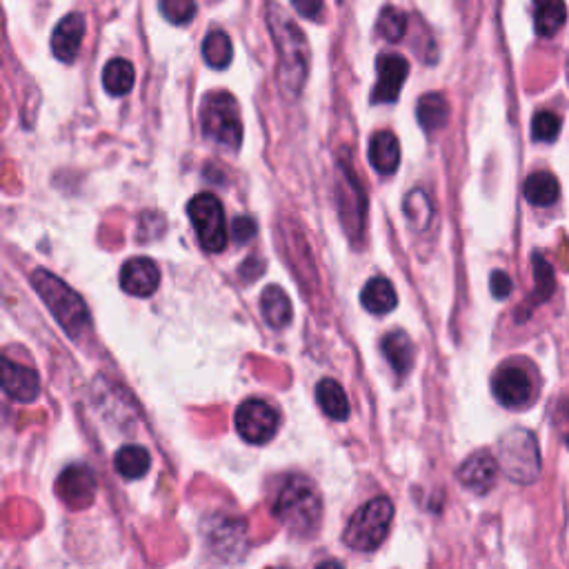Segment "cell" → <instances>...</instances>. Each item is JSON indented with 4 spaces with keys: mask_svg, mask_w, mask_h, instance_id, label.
Returning <instances> with one entry per match:
<instances>
[{
    "mask_svg": "<svg viewBox=\"0 0 569 569\" xmlns=\"http://www.w3.org/2000/svg\"><path fill=\"white\" fill-rule=\"evenodd\" d=\"M267 25L278 54V83H281L283 94L298 98L309 74L307 38L292 18L281 12L278 5L269 7Z\"/></svg>",
    "mask_w": 569,
    "mask_h": 569,
    "instance_id": "obj_1",
    "label": "cell"
},
{
    "mask_svg": "<svg viewBox=\"0 0 569 569\" xmlns=\"http://www.w3.org/2000/svg\"><path fill=\"white\" fill-rule=\"evenodd\" d=\"M323 503L316 487L303 476H289L276 496L274 516L289 532L312 536L321 525Z\"/></svg>",
    "mask_w": 569,
    "mask_h": 569,
    "instance_id": "obj_2",
    "label": "cell"
},
{
    "mask_svg": "<svg viewBox=\"0 0 569 569\" xmlns=\"http://www.w3.org/2000/svg\"><path fill=\"white\" fill-rule=\"evenodd\" d=\"M32 285L69 336L78 338L85 332L89 327V309L74 289H69L61 278L45 269H36L32 274Z\"/></svg>",
    "mask_w": 569,
    "mask_h": 569,
    "instance_id": "obj_3",
    "label": "cell"
},
{
    "mask_svg": "<svg viewBox=\"0 0 569 569\" xmlns=\"http://www.w3.org/2000/svg\"><path fill=\"white\" fill-rule=\"evenodd\" d=\"M498 465L509 481L518 485L536 483L543 469L536 436L523 427L509 429L498 441Z\"/></svg>",
    "mask_w": 569,
    "mask_h": 569,
    "instance_id": "obj_4",
    "label": "cell"
},
{
    "mask_svg": "<svg viewBox=\"0 0 569 569\" xmlns=\"http://www.w3.org/2000/svg\"><path fill=\"white\" fill-rule=\"evenodd\" d=\"M394 518V505L381 496L358 507L345 527L343 541L354 552H374L383 545Z\"/></svg>",
    "mask_w": 569,
    "mask_h": 569,
    "instance_id": "obj_5",
    "label": "cell"
},
{
    "mask_svg": "<svg viewBox=\"0 0 569 569\" xmlns=\"http://www.w3.org/2000/svg\"><path fill=\"white\" fill-rule=\"evenodd\" d=\"M203 132L223 147H238L243 141V121L241 109H238L236 98L232 94L218 92L209 96L203 105Z\"/></svg>",
    "mask_w": 569,
    "mask_h": 569,
    "instance_id": "obj_6",
    "label": "cell"
},
{
    "mask_svg": "<svg viewBox=\"0 0 569 569\" xmlns=\"http://www.w3.org/2000/svg\"><path fill=\"white\" fill-rule=\"evenodd\" d=\"M189 221H192L198 243L207 252H223L227 247V225H225V209L214 194H198L187 205Z\"/></svg>",
    "mask_w": 569,
    "mask_h": 569,
    "instance_id": "obj_7",
    "label": "cell"
},
{
    "mask_svg": "<svg viewBox=\"0 0 569 569\" xmlns=\"http://www.w3.org/2000/svg\"><path fill=\"white\" fill-rule=\"evenodd\" d=\"M234 421L243 441L252 445H265L276 436L281 416L269 403L252 398V401H245L236 409Z\"/></svg>",
    "mask_w": 569,
    "mask_h": 569,
    "instance_id": "obj_8",
    "label": "cell"
},
{
    "mask_svg": "<svg viewBox=\"0 0 569 569\" xmlns=\"http://www.w3.org/2000/svg\"><path fill=\"white\" fill-rule=\"evenodd\" d=\"M492 392L496 396V401L501 403L503 407L521 409L529 401H532V394H534L532 378H529L525 369L516 367V365L501 367L494 374Z\"/></svg>",
    "mask_w": 569,
    "mask_h": 569,
    "instance_id": "obj_9",
    "label": "cell"
},
{
    "mask_svg": "<svg viewBox=\"0 0 569 569\" xmlns=\"http://www.w3.org/2000/svg\"><path fill=\"white\" fill-rule=\"evenodd\" d=\"M498 458H494L485 449L481 452H474L472 456L458 469V481L465 489H469L472 494L485 496L487 492H492L496 485V476H498Z\"/></svg>",
    "mask_w": 569,
    "mask_h": 569,
    "instance_id": "obj_10",
    "label": "cell"
},
{
    "mask_svg": "<svg viewBox=\"0 0 569 569\" xmlns=\"http://www.w3.org/2000/svg\"><path fill=\"white\" fill-rule=\"evenodd\" d=\"M378 83L372 92V103H394L405 85L409 63L398 54H383L378 58Z\"/></svg>",
    "mask_w": 569,
    "mask_h": 569,
    "instance_id": "obj_11",
    "label": "cell"
},
{
    "mask_svg": "<svg viewBox=\"0 0 569 569\" xmlns=\"http://www.w3.org/2000/svg\"><path fill=\"white\" fill-rule=\"evenodd\" d=\"M96 476L85 465H72L58 478V496L74 509H83L94 501Z\"/></svg>",
    "mask_w": 569,
    "mask_h": 569,
    "instance_id": "obj_12",
    "label": "cell"
},
{
    "mask_svg": "<svg viewBox=\"0 0 569 569\" xmlns=\"http://www.w3.org/2000/svg\"><path fill=\"white\" fill-rule=\"evenodd\" d=\"M161 285V272H158L152 258H132L121 269V287L127 294L147 298Z\"/></svg>",
    "mask_w": 569,
    "mask_h": 569,
    "instance_id": "obj_13",
    "label": "cell"
},
{
    "mask_svg": "<svg viewBox=\"0 0 569 569\" xmlns=\"http://www.w3.org/2000/svg\"><path fill=\"white\" fill-rule=\"evenodd\" d=\"M85 36V18L83 14H69L56 25L52 34V52L61 63H74L81 52Z\"/></svg>",
    "mask_w": 569,
    "mask_h": 569,
    "instance_id": "obj_14",
    "label": "cell"
},
{
    "mask_svg": "<svg viewBox=\"0 0 569 569\" xmlns=\"http://www.w3.org/2000/svg\"><path fill=\"white\" fill-rule=\"evenodd\" d=\"M3 389L9 398H14L18 403H34L41 392V381L34 369L25 365H18L14 361L5 358L3 361Z\"/></svg>",
    "mask_w": 569,
    "mask_h": 569,
    "instance_id": "obj_15",
    "label": "cell"
},
{
    "mask_svg": "<svg viewBox=\"0 0 569 569\" xmlns=\"http://www.w3.org/2000/svg\"><path fill=\"white\" fill-rule=\"evenodd\" d=\"M369 163L378 174H394L401 163V145L392 132H378L369 143Z\"/></svg>",
    "mask_w": 569,
    "mask_h": 569,
    "instance_id": "obj_16",
    "label": "cell"
},
{
    "mask_svg": "<svg viewBox=\"0 0 569 569\" xmlns=\"http://www.w3.org/2000/svg\"><path fill=\"white\" fill-rule=\"evenodd\" d=\"M381 349L387 358V363L396 369L398 376H405L409 369H412L416 349H414L412 338H409L405 332H401V329H396V332L387 334L383 338Z\"/></svg>",
    "mask_w": 569,
    "mask_h": 569,
    "instance_id": "obj_17",
    "label": "cell"
},
{
    "mask_svg": "<svg viewBox=\"0 0 569 569\" xmlns=\"http://www.w3.org/2000/svg\"><path fill=\"white\" fill-rule=\"evenodd\" d=\"M261 312L269 327L283 329L289 325L294 316L292 303H289L287 294L278 285H269L261 296Z\"/></svg>",
    "mask_w": 569,
    "mask_h": 569,
    "instance_id": "obj_18",
    "label": "cell"
},
{
    "mask_svg": "<svg viewBox=\"0 0 569 569\" xmlns=\"http://www.w3.org/2000/svg\"><path fill=\"white\" fill-rule=\"evenodd\" d=\"M361 301H363L367 312L383 316V314L392 312V309L396 307L398 298H396L394 285L389 283L387 278L376 276V278H372V281H367V285L363 287Z\"/></svg>",
    "mask_w": 569,
    "mask_h": 569,
    "instance_id": "obj_19",
    "label": "cell"
},
{
    "mask_svg": "<svg viewBox=\"0 0 569 569\" xmlns=\"http://www.w3.org/2000/svg\"><path fill=\"white\" fill-rule=\"evenodd\" d=\"M316 401L323 407V412L334 418V421H347L349 418V398L343 392V387L338 385L332 378H325V381L318 383L316 387Z\"/></svg>",
    "mask_w": 569,
    "mask_h": 569,
    "instance_id": "obj_20",
    "label": "cell"
},
{
    "mask_svg": "<svg viewBox=\"0 0 569 569\" xmlns=\"http://www.w3.org/2000/svg\"><path fill=\"white\" fill-rule=\"evenodd\" d=\"M149 463H152V458H149V452L141 445H125L114 456L116 472L127 478V481L143 478L149 472Z\"/></svg>",
    "mask_w": 569,
    "mask_h": 569,
    "instance_id": "obj_21",
    "label": "cell"
},
{
    "mask_svg": "<svg viewBox=\"0 0 569 569\" xmlns=\"http://www.w3.org/2000/svg\"><path fill=\"white\" fill-rule=\"evenodd\" d=\"M567 9L563 0H534V25L538 36H554L565 25Z\"/></svg>",
    "mask_w": 569,
    "mask_h": 569,
    "instance_id": "obj_22",
    "label": "cell"
},
{
    "mask_svg": "<svg viewBox=\"0 0 569 569\" xmlns=\"http://www.w3.org/2000/svg\"><path fill=\"white\" fill-rule=\"evenodd\" d=\"M558 194H561V187H558V181L549 172H536L523 185L525 201L536 207L554 205L558 201Z\"/></svg>",
    "mask_w": 569,
    "mask_h": 569,
    "instance_id": "obj_23",
    "label": "cell"
},
{
    "mask_svg": "<svg viewBox=\"0 0 569 569\" xmlns=\"http://www.w3.org/2000/svg\"><path fill=\"white\" fill-rule=\"evenodd\" d=\"M136 81V72H134V65L125 61V58H114V61H109L105 72H103V85L105 89L112 96H125L132 92Z\"/></svg>",
    "mask_w": 569,
    "mask_h": 569,
    "instance_id": "obj_24",
    "label": "cell"
},
{
    "mask_svg": "<svg viewBox=\"0 0 569 569\" xmlns=\"http://www.w3.org/2000/svg\"><path fill=\"white\" fill-rule=\"evenodd\" d=\"M416 116L423 129H427V132H436V129L445 127L447 123L449 105L441 94H427L418 101Z\"/></svg>",
    "mask_w": 569,
    "mask_h": 569,
    "instance_id": "obj_25",
    "label": "cell"
},
{
    "mask_svg": "<svg viewBox=\"0 0 569 569\" xmlns=\"http://www.w3.org/2000/svg\"><path fill=\"white\" fill-rule=\"evenodd\" d=\"M203 56L209 67L225 69L232 63V41H229V36L225 32H218V29L207 34L203 43Z\"/></svg>",
    "mask_w": 569,
    "mask_h": 569,
    "instance_id": "obj_26",
    "label": "cell"
},
{
    "mask_svg": "<svg viewBox=\"0 0 569 569\" xmlns=\"http://www.w3.org/2000/svg\"><path fill=\"white\" fill-rule=\"evenodd\" d=\"M407 32V16L396 7H385L381 16H378V34H381L385 41L398 43Z\"/></svg>",
    "mask_w": 569,
    "mask_h": 569,
    "instance_id": "obj_27",
    "label": "cell"
},
{
    "mask_svg": "<svg viewBox=\"0 0 569 569\" xmlns=\"http://www.w3.org/2000/svg\"><path fill=\"white\" fill-rule=\"evenodd\" d=\"M534 283H536V305L545 303L549 296L554 294L556 281H554V269L549 265L541 254H534Z\"/></svg>",
    "mask_w": 569,
    "mask_h": 569,
    "instance_id": "obj_28",
    "label": "cell"
},
{
    "mask_svg": "<svg viewBox=\"0 0 569 569\" xmlns=\"http://www.w3.org/2000/svg\"><path fill=\"white\" fill-rule=\"evenodd\" d=\"M405 214L409 223L423 229L429 223V218H432V203H429L427 194L421 192V189H414L412 194H407Z\"/></svg>",
    "mask_w": 569,
    "mask_h": 569,
    "instance_id": "obj_29",
    "label": "cell"
},
{
    "mask_svg": "<svg viewBox=\"0 0 569 569\" xmlns=\"http://www.w3.org/2000/svg\"><path fill=\"white\" fill-rule=\"evenodd\" d=\"M561 132V121L552 112H538L532 121V136L538 143H554Z\"/></svg>",
    "mask_w": 569,
    "mask_h": 569,
    "instance_id": "obj_30",
    "label": "cell"
},
{
    "mask_svg": "<svg viewBox=\"0 0 569 569\" xmlns=\"http://www.w3.org/2000/svg\"><path fill=\"white\" fill-rule=\"evenodd\" d=\"M161 12L169 23L187 25L196 14L194 0H161Z\"/></svg>",
    "mask_w": 569,
    "mask_h": 569,
    "instance_id": "obj_31",
    "label": "cell"
},
{
    "mask_svg": "<svg viewBox=\"0 0 569 569\" xmlns=\"http://www.w3.org/2000/svg\"><path fill=\"white\" fill-rule=\"evenodd\" d=\"M256 234V221L249 216H238L232 223V236L236 243H247Z\"/></svg>",
    "mask_w": 569,
    "mask_h": 569,
    "instance_id": "obj_32",
    "label": "cell"
},
{
    "mask_svg": "<svg viewBox=\"0 0 569 569\" xmlns=\"http://www.w3.org/2000/svg\"><path fill=\"white\" fill-rule=\"evenodd\" d=\"M294 9L309 21H321L323 16V0H292Z\"/></svg>",
    "mask_w": 569,
    "mask_h": 569,
    "instance_id": "obj_33",
    "label": "cell"
},
{
    "mask_svg": "<svg viewBox=\"0 0 569 569\" xmlns=\"http://www.w3.org/2000/svg\"><path fill=\"white\" fill-rule=\"evenodd\" d=\"M489 287H492L494 298H507L512 294V278L505 272H494L492 278H489Z\"/></svg>",
    "mask_w": 569,
    "mask_h": 569,
    "instance_id": "obj_34",
    "label": "cell"
},
{
    "mask_svg": "<svg viewBox=\"0 0 569 569\" xmlns=\"http://www.w3.org/2000/svg\"><path fill=\"white\" fill-rule=\"evenodd\" d=\"M554 423L558 427V434H561L565 445L569 447V401L558 403L556 414H554Z\"/></svg>",
    "mask_w": 569,
    "mask_h": 569,
    "instance_id": "obj_35",
    "label": "cell"
}]
</instances>
